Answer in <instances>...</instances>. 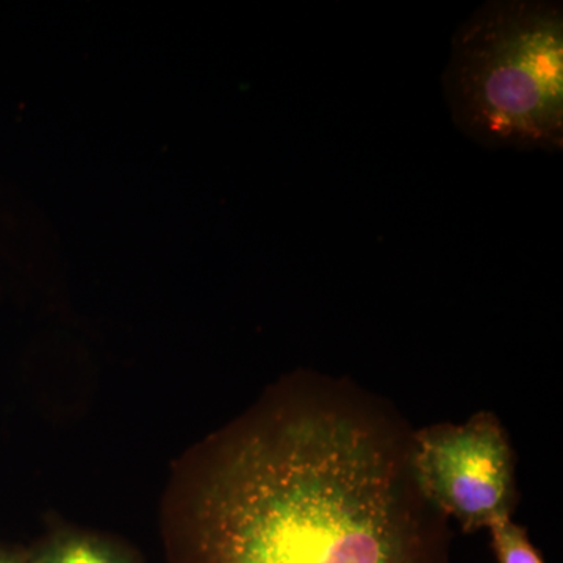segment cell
I'll return each mask as SVG.
<instances>
[{"label":"cell","instance_id":"4","mask_svg":"<svg viewBox=\"0 0 563 563\" xmlns=\"http://www.w3.org/2000/svg\"><path fill=\"white\" fill-rule=\"evenodd\" d=\"M31 555L33 563H139L124 544L87 532L55 533Z\"/></svg>","mask_w":563,"mask_h":563},{"label":"cell","instance_id":"3","mask_svg":"<svg viewBox=\"0 0 563 563\" xmlns=\"http://www.w3.org/2000/svg\"><path fill=\"white\" fill-rule=\"evenodd\" d=\"M412 465L422 495L457 518L463 531L510 518L512 451L493 415L424 429L415 440Z\"/></svg>","mask_w":563,"mask_h":563},{"label":"cell","instance_id":"6","mask_svg":"<svg viewBox=\"0 0 563 563\" xmlns=\"http://www.w3.org/2000/svg\"><path fill=\"white\" fill-rule=\"evenodd\" d=\"M0 563H33L32 555L0 550Z\"/></svg>","mask_w":563,"mask_h":563},{"label":"cell","instance_id":"1","mask_svg":"<svg viewBox=\"0 0 563 563\" xmlns=\"http://www.w3.org/2000/svg\"><path fill=\"white\" fill-rule=\"evenodd\" d=\"M180 563H448L369 422L290 409L239 437L199 492Z\"/></svg>","mask_w":563,"mask_h":563},{"label":"cell","instance_id":"5","mask_svg":"<svg viewBox=\"0 0 563 563\" xmlns=\"http://www.w3.org/2000/svg\"><path fill=\"white\" fill-rule=\"evenodd\" d=\"M490 531L498 563H544L529 542L525 529L512 523L510 518L493 525Z\"/></svg>","mask_w":563,"mask_h":563},{"label":"cell","instance_id":"2","mask_svg":"<svg viewBox=\"0 0 563 563\" xmlns=\"http://www.w3.org/2000/svg\"><path fill=\"white\" fill-rule=\"evenodd\" d=\"M455 125L493 150L563 147V9L496 0L454 33L443 74Z\"/></svg>","mask_w":563,"mask_h":563}]
</instances>
